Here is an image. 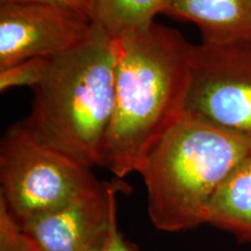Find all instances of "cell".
I'll list each match as a JSON object with an SVG mask.
<instances>
[{
    "label": "cell",
    "mask_w": 251,
    "mask_h": 251,
    "mask_svg": "<svg viewBox=\"0 0 251 251\" xmlns=\"http://www.w3.org/2000/svg\"><path fill=\"white\" fill-rule=\"evenodd\" d=\"M89 1L91 2V5H92V4H93V0H89Z\"/></svg>",
    "instance_id": "obj_15"
},
{
    "label": "cell",
    "mask_w": 251,
    "mask_h": 251,
    "mask_svg": "<svg viewBox=\"0 0 251 251\" xmlns=\"http://www.w3.org/2000/svg\"><path fill=\"white\" fill-rule=\"evenodd\" d=\"M186 112L251 137V37L194 47Z\"/></svg>",
    "instance_id": "obj_5"
},
{
    "label": "cell",
    "mask_w": 251,
    "mask_h": 251,
    "mask_svg": "<svg viewBox=\"0 0 251 251\" xmlns=\"http://www.w3.org/2000/svg\"><path fill=\"white\" fill-rule=\"evenodd\" d=\"M83 163L41 143L21 122L0 144V200L21 225L56 211L99 183Z\"/></svg>",
    "instance_id": "obj_4"
},
{
    "label": "cell",
    "mask_w": 251,
    "mask_h": 251,
    "mask_svg": "<svg viewBox=\"0 0 251 251\" xmlns=\"http://www.w3.org/2000/svg\"><path fill=\"white\" fill-rule=\"evenodd\" d=\"M250 151L251 137L185 111L137 172L146 185L152 225L177 233L206 224L215 192Z\"/></svg>",
    "instance_id": "obj_3"
},
{
    "label": "cell",
    "mask_w": 251,
    "mask_h": 251,
    "mask_svg": "<svg viewBox=\"0 0 251 251\" xmlns=\"http://www.w3.org/2000/svg\"><path fill=\"white\" fill-rule=\"evenodd\" d=\"M118 56V40L93 24L80 45L50 57L24 127L50 148L99 166L114 111Z\"/></svg>",
    "instance_id": "obj_2"
},
{
    "label": "cell",
    "mask_w": 251,
    "mask_h": 251,
    "mask_svg": "<svg viewBox=\"0 0 251 251\" xmlns=\"http://www.w3.org/2000/svg\"><path fill=\"white\" fill-rule=\"evenodd\" d=\"M49 64L50 57H36L0 69V91L20 86L35 89L46 77Z\"/></svg>",
    "instance_id": "obj_11"
},
{
    "label": "cell",
    "mask_w": 251,
    "mask_h": 251,
    "mask_svg": "<svg viewBox=\"0 0 251 251\" xmlns=\"http://www.w3.org/2000/svg\"><path fill=\"white\" fill-rule=\"evenodd\" d=\"M102 251H137L134 244L129 243L122 236L118 228V219L115 220L112 226L107 244H106Z\"/></svg>",
    "instance_id": "obj_14"
},
{
    "label": "cell",
    "mask_w": 251,
    "mask_h": 251,
    "mask_svg": "<svg viewBox=\"0 0 251 251\" xmlns=\"http://www.w3.org/2000/svg\"><path fill=\"white\" fill-rule=\"evenodd\" d=\"M169 0H93L92 23L114 39L148 29Z\"/></svg>",
    "instance_id": "obj_10"
},
{
    "label": "cell",
    "mask_w": 251,
    "mask_h": 251,
    "mask_svg": "<svg viewBox=\"0 0 251 251\" xmlns=\"http://www.w3.org/2000/svg\"><path fill=\"white\" fill-rule=\"evenodd\" d=\"M127 184L99 181L56 211L25 222L35 251H102L117 214V197Z\"/></svg>",
    "instance_id": "obj_7"
},
{
    "label": "cell",
    "mask_w": 251,
    "mask_h": 251,
    "mask_svg": "<svg viewBox=\"0 0 251 251\" xmlns=\"http://www.w3.org/2000/svg\"><path fill=\"white\" fill-rule=\"evenodd\" d=\"M92 27L89 17L62 6L0 5V69L68 51L80 45Z\"/></svg>",
    "instance_id": "obj_6"
},
{
    "label": "cell",
    "mask_w": 251,
    "mask_h": 251,
    "mask_svg": "<svg viewBox=\"0 0 251 251\" xmlns=\"http://www.w3.org/2000/svg\"><path fill=\"white\" fill-rule=\"evenodd\" d=\"M6 4H47L74 9L92 20V5L89 0H0V5Z\"/></svg>",
    "instance_id": "obj_13"
},
{
    "label": "cell",
    "mask_w": 251,
    "mask_h": 251,
    "mask_svg": "<svg viewBox=\"0 0 251 251\" xmlns=\"http://www.w3.org/2000/svg\"><path fill=\"white\" fill-rule=\"evenodd\" d=\"M117 40L114 111L99 166L121 179L139 172L150 150L186 111L196 46L156 23Z\"/></svg>",
    "instance_id": "obj_1"
},
{
    "label": "cell",
    "mask_w": 251,
    "mask_h": 251,
    "mask_svg": "<svg viewBox=\"0 0 251 251\" xmlns=\"http://www.w3.org/2000/svg\"><path fill=\"white\" fill-rule=\"evenodd\" d=\"M163 13L193 23L202 42L251 37V0H169Z\"/></svg>",
    "instance_id": "obj_8"
},
{
    "label": "cell",
    "mask_w": 251,
    "mask_h": 251,
    "mask_svg": "<svg viewBox=\"0 0 251 251\" xmlns=\"http://www.w3.org/2000/svg\"><path fill=\"white\" fill-rule=\"evenodd\" d=\"M206 224L251 242V151L218 188L207 211Z\"/></svg>",
    "instance_id": "obj_9"
},
{
    "label": "cell",
    "mask_w": 251,
    "mask_h": 251,
    "mask_svg": "<svg viewBox=\"0 0 251 251\" xmlns=\"http://www.w3.org/2000/svg\"><path fill=\"white\" fill-rule=\"evenodd\" d=\"M0 251H35L23 226L0 200Z\"/></svg>",
    "instance_id": "obj_12"
}]
</instances>
